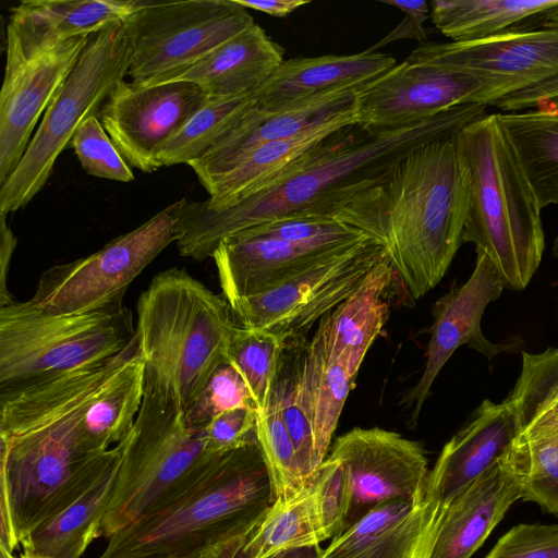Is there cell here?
<instances>
[{
	"instance_id": "11",
	"label": "cell",
	"mask_w": 558,
	"mask_h": 558,
	"mask_svg": "<svg viewBox=\"0 0 558 558\" xmlns=\"http://www.w3.org/2000/svg\"><path fill=\"white\" fill-rule=\"evenodd\" d=\"M387 256L383 244L368 238L360 245L324 258L278 286L230 303L241 327L267 331L288 343L347 300Z\"/></svg>"
},
{
	"instance_id": "32",
	"label": "cell",
	"mask_w": 558,
	"mask_h": 558,
	"mask_svg": "<svg viewBox=\"0 0 558 558\" xmlns=\"http://www.w3.org/2000/svg\"><path fill=\"white\" fill-rule=\"evenodd\" d=\"M496 114L541 210L558 204V108Z\"/></svg>"
},
{
	"instance_id": "12",
	"label": "cell",
	"mask_w": 558,
	"mask_h": 558,
	"mask_svg": "<svg viewBox=\"0 0 558 558\" xmlns=\"http://www.w3.org/2000/svg\"><path fill=\"white\" fill-rule=\"evenodd\" d=\"M409 61L469 73L482 81L475 104L490 106L558 77V29L539 28L450 43H423Z\"/></svg>"
},
{
	"instance_id": "37",
	"label": "cell",
	"mask_w": 558,
	"mask_h": 558,
	"mask_svg": "<svg viewBox=\"0 0 558 558\" xmlns=\"http://www.w3.org/2000/svg\"><path fill=\"white\" fill-rule=\"evenodd\" d=\"M256 435L267 463L276 499L289 500L307 485L287 429L281 400L274 384L266 409L257 413Z\"/></svg>"
},
{
	"instance_id": "39",
	"label": "cell",
	"mask_w": 558,
	"mask_h": 558,
	"mask_svg": "<svg viewBox=\"0 0 558 558\" xmlns=\"http://www.w3.org/2000/svg\"><path fill=\"white\" fill-rule=\"evenodd\" d=\"M525 461L522 499L558 517V433L518 435Z\"/></svg>"
},
{
	"instance_id": "21",
	"label": "cell",
	"mask_w": 558,
	"mask_h": 558,
	"mask_svg": "<svg viewBox=\"0 0 558 558\" xmlns=\"http://www.w3.org/2000/svg\"><path fill=\"white\" fill-rule=\"evenodd\" d=\"M361 243L345 246L306 245L264 235L247 228L225 236L211 257L223 299L230 304L265 292L304 268Z\"/></svg>"
},
{
	"instance_id": "29",
	"label": "cell",
	"mask_w": 558,
	"mask_h": 558,
	"mask_svg": "<svg viewBox=\"0 0 558 558\" xmlns=\"http://www.w3.org/2000/svg\"><path fill=\"white\" fill-rule=\"evenodd\" d=\"M144 386L145 362L135 335L123 361L86 410L82 425L85 453H102L129 435L141 410Z\"/></svg>"
},
{
	"instance_id": "1",
	"label": "cell",
	"mask_w": 558,
	"mask_h": 558,
	"mask_svg": "<svg viewBox=\"0 0 558 558\" xmlns=\"http://www.w3.org/2000/svg\"><path fill=\"white\" fill-rule=\"evenodd\" d=\"M485 105L452 107L393 132L371 133L357 123L335 133L314 151L257 191L232 204L208 208L204 201L181 198L177 246L183 257H211L218 243L243 229L295 216H331L340 201L379 175L411 149L453 137L486 114Z\"/></svg>"
},
{
	"instance_id": "53",
	"label": "cell",
	"mask_w": 558,
	"mask_h": 558,
	"mask_svg": "<svg viewBox=\"0 0 558 558\" xmlns=\"http://www.w3.org/2000/svg\"><path fill=\"white\" fill-rule=\"evenodd\" d=\"M553 254L558 259V234H557V236L554 240Z\"/></svg>"
},
{
	"instance_id": "10",
	"label": "cell",
	"mask_w": 558,
	"mask_h": 558,
	"mask_svg": "<svg viewBox=\"0 0 558 558\" xmlns=\"http://www.w3.org/2000/svg\"><path fill=\"white\" fill-rule=\"evenodd\" d=\"M254 23L235 0H141L124 22L131 47L128 75L146 85L195 63Z\"/></svg>"
},
{
	"instance_id": "27",
	"label": "cell",
	"mask_w": 558,
	"mask_h": 558,
	"mask_svg": "<svg viewBox=\"0 0 558 558\" xmlns=\"http://www.w3.org/2000/svg\"><path fill=\"white\" fill-rule=\"evenodd\" d=\"M116 449L112 459L88 487L24 539L23 550L52 558H81L100 537L120 463L119 444Z\"/></svg>"
},
{
	"instance_id": "3",
	"label": "cell",
	"mask_w": 558,
	"mask_h": 558,
	"mask_svg": "<svg viewBox=\"0 0 558 558\" xmlns=\"http://www.w3.org/2000/svg\"><path fill=\"white\" fill-rule=\"evenodd\" d=\"M275 500L262 448L253 442L216 458L168 505L108 538L97 558H198L248 534Z\"/></svg>"
},
{
	"instance_id": "2",
	"label": "cell",
	"mask_w": 558,
	"mask_h": 558,
	"mask_svg": "<svg viewBox=\"0 0 558 558\" xmlns=\"http://www.w3.org/2000/svg\"><path fill=\"white\" fill-rule=\"evenodd\" d=\"M453 137L405 153L331 211L383 244L411 301L440 282L463 243L469 189Z\"/></svg>"
},
{
	"instance_id": "28",
	"label": "cell",
	"mask_w": 558,
	"mask_h": 558,
	"mask_svg": "<svg viewBox=\"0 0 558 558\" xmlns=\"http://www.w3.org/2000/svg\"><path fill=\"white\" fill-rule=\"evenodd\" d=\"M356 123L357 114H352L254 148L231 170L205 186L209 198L204 204L208 208L218 209L257 191L314 151L335 133Z\"/></svg>"
},
{
	"instance_id": "33",
	"label": "cell",
	"mask_w": 558,
	"mask_h": 558,
	"mask_svg": "<svg viewBox=\"0 0 558 558\" xmlns=\"http://www.w3.org/2000/svg\"><path fill=\"white\" fill-rule=\"evenodd\" d=\"M504 402L518 435L558 433V348L523 352L521 373Z\"/></svg>"
},
{
	"instance_id": "36",
	"label": "cell",
	"mask_w": 558,
	"mask_h": 558,
	"mask_svg": "<svg viewBox=\"0 0 558 558\" xmlns=\"http://www.w3.org/2000/svg\"><path fill=\"white\" fill-rule=\"evenodd\" d=\"M287 343L267 331L235 326L228 344V361L244 379L257 413L270 399Z\"/></svg>"
},
{
	"instance_id": "42",
	"label": "cell",
	"mask_w": 558,
	"mask_h": 558,
	"mask_svg": "<svg viewBox=\"0 0 558 558\" xmlns=\"http://www.w3.org/2000/svg\"><path fill=\"white\" fill-rule=\"evenodd\" d=\"M238 408L256 410L244 379L228 361H223L184 415L191 428L201 429L218 414Z\"/></svg>"
},
{
	"instance_id": "22",
	"label": "cell",
	"mask_w": 558,
	"mask_h": 558,
	"mask_svg": "<svg viewBox=\"0 0 558 558\" xmlns=\"http://www.w3.org/2000/svg\"><path fill=\"white\" fill-rule=\"evenodd\" d=\"M396 64L393 57L368 50L348 56L283 60L253 94L255 106L266 112H276L330 92L359 89Z\"/></svg>"
},
{
	"instance_id": "41",
	"label": "cell",
	"mask_w": 558,
	"mask_h": 558,
	"mask_svg": "<svg viewBox=\"0 0 558 558\" xmlns=\"http://www.w3.org/2000/svg\"><path fill=\"white\" fill-rule=\"evenodd\" d=\"M72 146L82 168L90 175L132 182V169L117 149L98 116L88 117L75 131Z\"/></svg>"
},
{
	"instance_id": "6",
	"label": "cell",
	"mask_w": 558,
	"mask_h": 558,
	"mask_svg": "<svg viewBox=\"0 0 558 558\" xmlns=\"http://www.w3.org/2000/svg\"><path fill=\"white\" fill-rule=\"evenodd\" d=\"M119 445L116 485L100 527L106 538L168 505L219 457L206 450L201 429L191 428L181 410L145 386L134 425Z\"/></svg>"
},
{
	"instance_id": "38",
	"label": "cell",
	"mask_w": 558,
	"mask_h": 558,
	"mask_svg": "<svg viewBox=\"0 0 558 558\" xmlns=\"http://www.w3.org/2000/svg\"><path fill=\"white\" fill-rule=\"evenodd\" d=\"M299 349L292 353L291 342L282 353L275 379L281 400L283 420L292 439L302 476L307 484L319 464L311 421L302 404L298 378Z\"/></svg>"
},
{
	"instance_id": "14",
	"label": "cell",
	"mask_w": 558,
	"mask_h": 558,
	"mask_svg": "<svg viewBox=\"0 0 558 558\" xmlns=\"http://www.w3.org/2000/svg\"><path fill=\"white\" fill-rule=\"evenodd\" d=\"M209 100L191 82L145 86L123 80L104 102L98 119L124 160L151 173L161 167L160 148Z\"/></svg>"
},
{
	"instance_id": "44",
	"label": "cell",
	"mask_w": 558,
	"mask_h": 558,
	"mask_svg": "<svg viewBox=\"0 0 558 558\" xmlns=\"http://www.w3.org/2000/svg\"><path fill=\"white\" fill-rule=\"evenodd\" d=\"M256 422L257 411L252 408H238L218 414L201 428L206 450L221 456L257 442Z\"/></svg>"
},
{
	"instance_id": "24",
	"label": "cell",
	"mask_w": 558,
	"mask_h": 558,
	"mask_svg": "<svg viewBox=\"0 0 558 558\" xmlns=\"http://www.w3.org/2000/svg\"><path fill=\"white\" fill-rule=\"evenodd\" d=\"M425 511L424 497L380 504L320 547L317 558H428Z\"/></svg>"
},
{
	"instance_id": "34",
	"label": "cell",
	"mask_w": 558,
	"mask_h": 558,
	"mask_svg": "<svg viewBox=\"0 0 558 558\" xmlns=\"http://www.w3.org/2000/svg\"><path fill=\"white\" fill-rule=\"evenodd\" d=\"M325 541L310 482L289 500L276 499L262 521L248 533L251 558H275L299 548L320 546Z\"/></svg>"
},
{
	"instance_id": "40",
	"label": "cell",
	"mask_w": 558,
	"mask_h": 558,
	"mask_svg": "<svg viewBox=\"0 0 558 558\" xmlns=\"http://www.w3.org/2000/svg\"><path fill=\"white\" fill-rule=\"evenodd\" d=\"M310 484L323 536L331 539L345 526L351 506V486L343 464L330 457L317 468Z\"/></svg>"
},
{
	"instance_id": "23",
	"label": "cell",
	"mask_w": 558,
	"mask_h": 558,
	"mask_svg": "<svg viewBox=\"0 0 558 558\" xmlns=\"http://www.w3.org/2000/svg\"><path fill=\"white\" fill-rule=\"evenodd\" d=\"M283 61V49L256 23L228 39L195 63L161 75L145 86L185 81L210 99L254 94Z\"/></svg>"
},
{
	"instance_id": "43",
	"label": "cell",
	"mask_w": 558,
	"mask_h": 558,
	"mask_svg": "<svg viewBox=\"0 0 558 558\" xmlns=\"http://www.w3.org/2000/svg\"><path fill=\"white\" fill-rule=\"evenodd\" d=\"M485 558H558V524L514 525Z\"/></svg>"
},
{
	"instance_id": "5",
	"label": "cell",
	"mask_w": 558,
	"mask_h": 558,
	"mask_svg": "<svg viewBox=\"0 0 558 558\" xmlns=\"http://www.w3.org/2000/svg\"><path fill=\"white\" fill-rule=\"evenodd\" d=\"M231 308L185 269L156 275L136 305L135 335L145 362V387L184 414L226 361L235 327Z\"/></svg>"
},
{
	"instance_id": "17",
	"label": "cell",
	"mask_w": 558,
	"mask_h": 558,
	"mask_svg": "<svg viewBox=\"0 0 558 558\" xmlns=\"http://www.w3.org/2000/svg\"><path fill=\"white\" fill-rule=\"evenodd\" d=\"M505 288L488 255L476 251V263L470 278L460 287L453 286L435 302L432 312L434 323L429 328L430 338L422 376L401 401L405 408L412 409L410 424H416L436 377L459 347L468 345L488 360L501 352L511 351L512 344L489 341L481 328L486 307L501 295Z\"/></svg>"
},
{
	"instance_id": "25",
	"label": "cell",
	"mask_w": 558,
	"mask_h": 558,
	"mask_svg": "<svg viewBox=\"0 0 558 558\" xmlns=\"http://www.w3.org/2000/svg\"><path fill=\"white\" fill-rule=\"evenodd\" d=\"M141 0H23L12 7L5 35L32 50L125 22Z\"/></svg>"
},
{
	"instance_id": "4",
	"label": "cell",
	"mask_w": 558,
	"mask_h": 558,
	"mask_svg": "<svg viewBox=\"0 0 558 558\" xmlns=\"http://www.w3.org/2000/svg\"><path fill=\"white\" fill-rule=\"evenodd\" d=\"M469 189L463 243L485 252L505 287L523 290L545 250L541 208L496 113L484 114L453 137Z\"/></svg>"
},
{
	"instance_id": "48",
	"label": "cell",
	"mask_w": 558,
	"mask_h": 558,
	"mask_svg": "<svg viewBox=\"0 0 558 558\" xmlns=\"http://www.w3.org/2000/svg\"><path fill=\"white\" fill-rule=\"evenodd\" d=\"M245 9L264 12L270 16L284 17L300 7L310 3L308 0H235Z\"/></svg>"
},
{
	"instance_id": "45",
	"label": "cell",
	"mask_w": 558,
	"mask_h": 558,
	"mask_svg": "<svg viewBox=\"0 0 558 558\" xmlns=\"http://www.w3.org/2000/svg\"><path fill=\"white\" fill-rule=\"evenodd\" d=\"M381 2L399 9L405 14V17L386 37L367 49L368 51L374 52L376 49L399 39H415L421 44L425 43L427 35L423 24L430 14V9L425 0H385Z\"/></svg>"
},
{
	"instance_id": "49",
	"label": "cell",
	"mask_w": 558,
	"mask_h": 558,
	"mask_svg": "<svg viewBox=\"0 0 558 558\" xmlns=\"http://www.w3.org/2000/svg\"><path fill=\"white\" fill-rule=\"evenodd\" d=\"M247 535L235 536L219 543L208 548L198 558H251L245 547Z\"/></svg>"
},
{
	"instance_id": "35",
	"label": "cell",
	"mask_w": 558,
	"mask_h": 558,
	"mask_svg": "<svg viewBox=\"0 0 558 558\" xmlns=\"http://www.w3.org/2000/svg\"><path fill=\"white\" fill-rule=\"evenodd\" d=\"M254 96L210 99L198 109L160 148V166L189 165L209 148L254 107Z\"/></svg>"
},
{
	"instance_id": "15",
	"label": "cell",
	"mask_w": 558,
	"mask_h": 558,
	"mask_svg": "<svg viewBox=\"0 0 558 558\" xmlns=\"http://www.w3.org/2000/svg\"><path fill=\"white\" fill-rule=\"evenodd\" d=\"M482 86L469 73L405 59L356 90L357 124L371 133L393 132L475 104Z\"/></svg>"
},
{
	"instance_id": "51",
	"label": "cell",
	"mask_w": 558,
	"mask_h": 558,
	"mask_svg": "<svg viewBox=\"0 0 558 558\" xmlns=\"http://www.w3.org/2000/svg\"><path fill=\"white\" fill-rule=\"evenodd\" d=\"M539 28L558 29V11L546 15L538 24Z\"/></svg>"
},
{
	"instance_id": "30",
	"label": "cell",
	"mask_w": 558,
	"mask_h": 558,
	"mask_svg": "<svg viewBox=\"0 0 558 558\" xmlns=\"http://www.w3.org/2000/svg\"><path fill=\"white\" fill-rule=\"evenodd\" d=\"M298 378L302 404L313 428L316 460L320 465L327 457L354 378L343 364L329 355L319 328L299 349Z\"/></svg>"
},
{
	"instance_id": "13",
	"label": "cell",
	"mask_w": 558,
	"mask_h": 558,
	"mask_svg": "<svg viewBox=\"0 0 558 558\" xmlns=\"http://www.w3.org/2000/svg\"><path fill=\"white\" fill-rule=\"evenodd\" d=\"M89 37L25 50L5 35V68L0 92V185L14 172L39 117L76 65Z\"/></svg>"
},
{
	"instance_id": "47",
	"label": "cell",
	"mask_w": 558,
	"mask_h": 558,
	"mask_svg": "<svg viewBox=\"0 0 558 558\" xmlns=\"http://www.w3.org/2000/svg\"><path fill=\"white\" fill-rule=\"evenodd\" d=\"M17 240L7 225L5 216L0 215V306L13 301L7 289V272Z\"/></svg>"
},
{
	"instance_id": "26",
	"label": "cell",
	"mask_w": 558,
	"mask_h": 558,
	"mask_svg": "<svg viewBox=\"0 0 558 558\" xmlns=\"http://www.w3.org/2000/svg\"><path fill=\"white\" fill-rule=\"evenodd\" d=\"M396 278L387 254L347 300L319 320L318 328L329 355L343 364L354 379L388 320Z\"/></svg>"
},
{
	"instance_id": "19",
	"label": "cell",
	"mask_w": 558,
	"mask_h": 558,
	"mask_svg": "<svg viewBox=\"0 0 558 558\" xmlns=\"http://www.w3.org/2000/svg\"><path fill=\"white\" fill-rule=\"evenodd\" d=\"M525 461L515 439L502 457L448 507L428 558H471L509 508L522 499Z\"/></svg>"
},
{
	"instance_id": "16",
	"label": "cell",
	"mask_w": 558,
	"mask_h": 558,
	"mask_svg": "<svg viewBox=\"0 0 558 558\" xmlns=\"http://www.w3.org/2000/svg\"><path fill=\"white\" fill-rule=\"evenodd\" d=\"M328 457L343 464L351 486L344 530L380 504L424 497L425 451L396 432L354 427L336 438Z\"/></svg>"
},
{
	"instance_id": "50",
	"label": "cell",
	"mask_w": 558,
	"mask_h": 558,
	"mask_svg": "<svg viewBox=\"0 0 558 558\" xmlns=\"http://www.w3.org/2000/svg\"><path fill=\"white\" fill-rule=\"evenodd\" d=\"M320 546L293 549L276 556L275 558H317Z\"/></svg>"
},
{
	"instance_id": "46",
	"label": "cell",
	"mask_w": 558,
	"mask_h": 558,
	"mask_svg": "<svg viewBox=\"0 0 558 558\" xmlns=\"http://www.w3.org/2000/svg\"><path fill=\"white\" fill-rule=\"evenodd\" d=\"M548 104L550 108H558V77L510 94L490 106L506 112H517Z\"/></svg>"
},
{
	"instance_id": "31",
	"label": "cell",
	"mask_w": 558,
	"mask_h": 558,
	"mask_svg": "<svg viewBox=\"0 0 558 558\" xmlns=\"http://www.w3.org/2000/svg\"><path fill=\"white\" fill-rule=\"evenodd\" d=\"M558 11V0H433V24L452 41H472L509 32L537 29Z\"/></svg>"
},
{
	"instance_id": "7",
	"label": "cell",
	"mask_w": 558,
	"mask_h": 558,
	"mask_svg": "<svg viewBox=\"0 0 558 558\" xmlns=\"http://www.w3.org/2000/svg\"><path fill=\"white\" fill-rule=\"evenodd\" d=\"M134 336L126 307L54 315L13 300L0 306V391L98 367Z\"/></svg>"
},
{
	"instance_id": "9",
	"label": "cell",
	"mask_w": 558,
	"mask_h": 558,
	"mask_svg": "<svg viewBox=\"0 0 558 558\" xmlns=\"http://www.w3.org/2000/svg\"><path fill=\"white\" fill-rule=\"evenodd\" d=\"M180 203L170 204L92 255L48 268L28 301L54 315L122 311L129 286L177 240Z\"/></svg>"
},
{
	"instance_id": "8",
	"label": "cell",
	"mask_w": 558,
	"mask_h": 558,
	"mask_svg": "<svg viewBox=\"0 0 558 558\" xmlns=\"http://www.w3.org/2000/svg\"><path fill=\"white\" fill-rule=\"evenodd\" d=\"M130 63L124 22L89 36L76 65L45 111L22 160L0 185V215L23 208L45 186L57 158L77 128L88 117L98 116L109 95L128 75Z\"/></svg>"
},
{
	"instance_id": "52",
	"label": "cell",
	"mask_w": 558,
	"mask_h": 558,
	"mask_svg": "<svg viewBox=\"0 0 558 558\" xmlns=\"http://www.w3.org/2000/svg\"><path fill=\"white\" fill-rule=\"evenodd\" d=\"M2 558H52L45 555H39L26 550H22L17 556L14 554H1Z\"/></svg>"
},
{
	"instance_id": "18",
	"label": "cell",
	"mask_w": 558,
	"mask_h": 558,
	"mask_svg": "<svg viewBox=\"0 0 558 558\" xmlns=\"http://www.w3.org/2000/svg\"><path fill=\"white\" fill-rule=\"evenodd\" d=\"M517 436V425L507 404L485 399L444 446L425 485L428 555L450 504L502 457Z\"/></svg>"
},
{
	"instance_id": "20",
	"label": "cell",
	"mask_w": 558,
	"mask_h": 558,
	"mask_svg": "<svg viewBox=\"0 0 558 558\" xmlns=\"http://www.w3.org/2000/svg\"><path fill=\"white\" fill-rule=\"evenodd\" d=\"M356 90L330 92L276 112L263 111L254 105L232 130L189 166L205 187L263 144L290 138L333 120L357 114Z\"/></svg>"
}]
</instances>
